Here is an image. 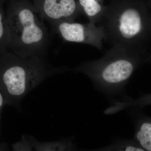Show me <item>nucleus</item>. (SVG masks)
<instances>
[{
  "mask_svg": "<svg viewBox=\"0 0 151 151\" xmlns=\"http://www.w3.org/2000/svg\"><path fill=\"white\" fill-rule=\"evenodd\" d=\"M97 23L113 45L147 51L151 10L143 0H110Z\"/></svg>",
  "mask_w": 151,
  "mask_h": 151,
  "instance_id": "nucleus-1",
  "label": "nucleus"
},
{
  "mask_svg": "<svg viewBox=\"0 0 151 151\" xmlns=\"http://www.w3.org/2000/svg\"><path fill=\"white\" fill-rule=\"evenodd\" d=\"M147 51L113 45L103 57L87 61L69 71L85 74L95 89L109 96L121 95L136 70L149 63Z\"/></svg>",
  "mask_w": 151,
  "mask_h": 151,
  "instance_id": "nucleus-2",
  "label": "nucleus"
},
{
  "mask_svg": "<svg viewBox=\"0 0 151 151\" xmlns=\"http://www.w3.org/2000/svg\"><path fill=\"white\" fill-rule=\"evenodd\" d=\"M68 71L65 66L50 65L45 57L22 58L8 51L0 54V90L7 105L17 108L24 97L47 78Z\"/></svg>",
  "mask_w": 151,
  "mask_h": 151,
  "instance_id": "nucleus-3",
  "label": "nucleus"
},
{
  "mask_svg": "<svg viewBox=\"0 0 151 151\" xmlns=\"http://www.w3.org/2000/svg\"><path fill=\"white\" fill-rule=\"evenodd\" d=\"M9 51L22 58L45 57L49 45L44 17L30 0H8Z\"/></svg>",
  "mask_w": 151,
  "mask_h": 151,
  "instance_id": "nucleus-4",
  "label": "nucleus"
},
{
  "mask_svg": "<svg viewBox=\"0 0 151 151\" xmlns=\"http://www.w3.org/2000/svg\"><path fill=\"white\" fill-rule=\"evenodd\" d=\"M52 29L64 41L86 44L101 50L105 34L100 26L88 22L78 23L64 21L50 23Z\"/></svg>",
  "mask_w": 151,
  "mask_h": 151,
  "instance_id": "nucleus-5",
  "label": "nucleus"
},
{
  "mask_svg": "<svg viewBox=\"0 0 151 151\" xmlns=\"http://www.w3.org/2000/svg\"><path fill=\"white\" fill-rule=\"evenodd\" d=\"M36 8L50 23L73 22L83 14L78 0H33Z\"/></svg>",
  "mask_w": 151,
  "mask_h": 151,
  "instance_id": "nucleus-6",
  "label": "nucleus"
},
{
  "mask_svg": "<svg viewBox=\"0 0 151 151\" xmlns=\"http://www.w3.org/2000/svg\"><path fill=\"white\" fill-rule=\"evenodd\" d=\"M135 118L134 139L146 151H151V118L139 115Z\"/></svg>",
  "mask_w": 151,
  "mask_h": 151,
  "instance_id": "nucleus-7",
  "label": "nucleus"
},
{
  "mask_svg": "<svg viewBox=\"0 0 151 151\" xmlns=\"http://www.w3.org/2000/svg\"><path fill=\"white\" fill-rule=\"evenodd\" d=\"M28 137L34 151H75L77 149L73 143V137L53 142H42L37 140L33 136H28Z\"/></svg>",
  "mask_w": 151,
  "mask_h": 151,
  "instance_id": "nucleus-8",
  "label": "nucleus"
},
{
  "mask_svg": "<svg viewBox=\"0 0 151 151\" xmlns=\"http://www.w3.org/2000/svg\"><path fill=\"white\" fill-rule=\"evenodd\" d=\"M83 14L89 20V22L96 24L102 16L105 8V0H78Z\"/></svg>",
  "mask_w": 151,
  "mask_h": 151,
  "instance_id": "nucleus-9",
  "label": "nucleus"
},
{
  "mask_svg": "<svg viewBox=\"0 0 151 151\" xmlns=\"http://www.w3.org/2000/svg\"><path fill=\"white\" fill-rule=\"evenodd\" d=\"M91 151H145L134 139L116 140L109 145Z\"/></svg>",
  "mask_w": 151,
  "mask_h": 151,
  "instance_id": "nucleus-10",
  "label": "nucleus"
},
{
  "mask_svg": "<svg viewBox=\"0 0 151 151\" xmlns=\"http://www.w3.org/2000/svg\"><path fill=\"white\" fill-rule=\"evenodd\" d=\"M4 2L0 0V54L9 51L10 43L9 33L4 8Z\"/></svg>",
  "mask_w": 151,
  "mask_h": 151,
  "instance_id": "nucleus-11",
  "label": "nucleus"
},
{
  "mask_svg": "<svg viewBox=\"0 0 151 151\" xmlns=\"http://www.w3.org/2000/svg\"><path fill=\"white\" fill-rule=\"evenodd\" d=\"M12 150L15 151H34L28 136L24 135L20 141L13 144Z\"/></svg>",
  "mask_w": 151,
  "mask_h": 151,
  "instance_id": "nucleus-12",
  "label": "nucleus"
},
{
  "mask_svg": "<svg viewBox=\"0 0 151 151\" xmlns=\"http://www.w3.org/2000/svg\"><path fill=\"white\" fill-rule=\"evenodd\" d=\"M6 105H7V104L5 97L4 96L2 92L0 90V116H1L3 108Z\"/></svg>",
  "mask_w": 151,
  "mask_h": 151,
  "instance_id": "nucleus-13",
  "label": "nucleus"
},
{
  "mask_svg": "<svg viewBox=\"0 0 151 151\" xmlns=\"http://www.w3.org/2000/svg\"><path fill=\"white\" fill-rule=\"evenodd\" d=\"M151 10V0H143Z\"/></svg>",
  "mask_w": 151,
  "mask_h": 151,
  "instance_id": "nucleus-14",
  "label": "nucleus"
},
{
  "mask_svg": "<svg viewBox=\"0 0 151 151\" xmlns=\"http://www.w3.org/2000/svg\"><path fill=\"white\" fill-rule=\"evenodd\" d=\"M149 62L151 63V52H150V55H149Z\"/></svg>",
  "mask_w": 151,
  "mask_h": 151,
  "instance_id": "nucleus-15",
  "label": "nucleus"
},
{
  "mask_svg": "<svg viewBox=\"0 0 151 151\" xmlns=\"http://www.w3.org/2000/svg\"><path fill=\"white\" fill-rule=\"evenodd\" d=\"M3 1H8V0H3Z\"/></svg>",
  "mask_w": 151,
  "mask_h": 151,
  "instance_id": "nucleus-16",
  "label": "nucleus"
},
{
  "mask_svg": "<svg viewBox=\"0 0 151 151\" xmlns=\"http://www.w3.org/2000/svg\"><path fill=\"white\" fill-rule=\"evenodd\" d=\"M1 116H0V121H1Z\"/></svg>",
  "mask_w": 151,
  "mask_h": 151,
  "instance_id": "nucleus-17",
  "label": "nucleus"
}]
</instances>
